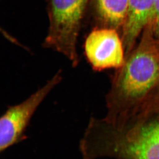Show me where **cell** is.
I'll return each mask as SVG.
<instances>
[{
    "label": "cell",
    "instance_id": "6da1fadb",
    "mask_svg": "<svg viewBox=\"0 0 159 159\" xmlns=\"http://www.w3.org/2000/svg\"><path fill=\"white\" fill-rule=\"evenodd\" d=\"M121 68L108 95V104L121 96L141 98L159 81V41L148 26L138 47Z\"/></svg>",
    "mask_w": 159,
    "mask_h": 159
},
{
    "label": "cell",
    "instance_id": "277c9868",
    "mask_svg": "<svg viewBox=\"0 0 159 159\" xmlns=\"http://www.w3.org/2000/svg\"><path fill=\"white\" fill-rule=\"evenodd\" d=\"M116 30L106 27L94 29L84 42L85 55L95 71L123 67L124 45Z\"/></svg>",
    "mask_w": 159,
    "mask_h": 159
},
{
    "label": "cell",
    "instance_id": "52a82bcc",
    "mask_svg": "<svg viewBox=\"0 0 159 159\" xmlns=\"http://www.w3.org/2000/svg\"><path fill=\"white\" fill-rule=\"evenodd\" d=\"M129 0H90L93 15L102 27H123L127 18Z\"/></svg>",
    "mask_w": 159,
    "mask_h": 159
},
{
    "label": "cell",
    "instance_id": "7a4b0ae2",
    "mask_svg": "<svg viewBox=\"0 0 159 159\" xmlns=\"http://www.w3.org/2000/svg\"><path fill=\"white\" fill-rule=\"evenodd\" d=\"M90 0H48L49 29L44 45L78 64L77 41Z\"/></svg>",
    "mask_w": 159,
    "mask_h": 159
},
{
    "label": "cell",
    "instance_id": "8992f818",
    "mask_svg": "<svg viewBox=\"0 0 159 159\" xmlns=\"http://www.w3.org/2000/svg\"><path fill=\"white\" fill-rule=\"evenodd\" d=\"M125 151L129 159H159V121L143 128Z\"/></svg>",
    "mask_w": 159,
    "mask_h": 159
},
{
    "label": "cell",
    "instance_id": "ba28073f",
    "mask_svg": "<svg viewBox=\"0 0 159 159\" xmlns=\"http://www.w3.org/2000/svg\"><path fill=\"white\" fill-rule=\"evenodd\" d=\"M154 37L159 41V0H155L152 18L148 25Z\"/></svg>",
    "mask_w": 159,
    "mask_h": 159
},
{
    "label": "cell",
    "instance_id": "3957f363",
    "mask_svg": "<svg viewBox=\"0 0 159 159\" xmlns=\"http://www.w3.org/2000/svg\"><path fill=\"white\" fill-rule=\"evenodd\" d=\"M62 80L56 74L42 87L19 104L8 107L0 120V152L26 140V131L41 104Z\"/></svg>",
    "mask_w": 159,
    "mask_h": 159
},
{
    "label": "cell",
    "instance_id": "5b68a950",
    "mask_svg": "<svg viewBox=\"0 0 159 159\" xmlns=\"http://www.w3.org/2000/svg\"><path fill=\"white\" fill-rule=\"evenodd\" d=\"M155 0H129L127 18L123 26V41L129 53L140 33L148 25Z\"/></svg>",
    "mask_w": 159,
    "mask_h": 159
}]
</instances>
